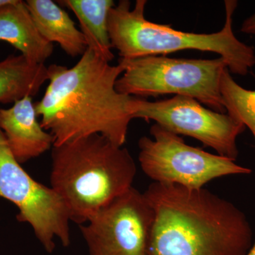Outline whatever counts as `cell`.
<instances>
[{"label": "cell", "mask_w": 255, "mask_h": 255, "mask_svg": "<svg viewBox=\"0 0 255 255\" xmlns=\"http://www.w3.org/2000/svg\"><path fill=\"white\" fill-rule=\"evenodd\" d=\"M122 64L111 65L87 48L73 68L48 67L49 84L34 104L37 117L54 145L100 134L117 145L127 141L137 97L119 93Z\"/></svg>", "instance_id": "6da1fadb"}, {"label": "cell", "mask_w": 255, "mask_h": 255, "mask_svg": "<svg viewBox=\"0 0 255 255\" xmlns=\"http://www.w3.org/2000/svg\"><path fill=\"white\" fill-rule=\"evenodd\" d=\"M155 214L150 255H247L254 243L246 214L208 189L153 182L143 193Z\"/></svg>", "instance_id": "7a4b0ae2"}, {"label": "cell", "mask_w": 255, "mask_h": 255, "mask_svg": "<svg viewBox=\"0 0 255 255\" xmlns=\"http://www.w3.org/2000/svg\"><path fill=\"white\" fill-rule=\"evenodd\" d=\"M50 187L78 226L132 187L137 174L128 149L94 134L53 146Z\"/></svg>", "instance_id": "3957f363"}, {"label": "cell", "mask_w": 255, "mask_h": 255, "mask_svg": "<svg viewBox=\"0 0 255 255\" xmlns=\"http://www.w3.org/2000/svg\"><path fill=\"white\" fill-rule=\"evenodd\" d=\"M147 2L146 0H137L131 9L130 1L121 0L110 10V40L122 59L196 50L220 55L227 63L230 73L236 75L245 76L255 66L254 48L238 40L233 31V16L237 1H225L224 26L221 31L213 33L177 31L169 25L151 22L145 17Z\"/></svg>", "instance_id": "277c9868"}, {"label": "cell", "mask_w": 255, "mask_h": 255, "mask_svg": "<svg viewBox=\"0 0 255 255\" xmlns=\"http://www.w3.org/2000/svg\"><path fill=\"white\" fill-rule=\"evenodd\" d=\"M124 71L116 82L119 93L137 97L164 95L194 99L210 110L225 114L221 80L227 63L214 59L170 58L150 55L134 59L120 58Z\"/></svg>", "instance_id": "5b68a950"}, {"label": "cell", "mask_w": 255, "mask_h": 255, "mask_svg": "<svg viewBox=\"0 0 255 255\" xmlns=\"http://www.w3.org/2000/svg\"><path fill=\"white\" fill-rule=\"evenodd\" d=\"M150 132L152 137L139 140L138 160L142 172L153 182L201 189L217 178L252 173L236 160L187 145L179 135L157 124Z\"/></svg>", "instance_id": "8992f818"}, {"label": "cell", "mask_w": 255, "mask_h": 255, "mask_svg": "<svg viewBox=\"0 0 255 255\" xmlns=\"http://www.w3.org/2000/svg\"><path fill=\"white\" fill-rule=\"evenodd\" d=\"M0 198L18 209L16 220L31 226L48 253L55 249V238L64 247L70 244V221L61 198L50 187L33 179L11 153L0 128Z\"/></svg>", "instance_id": "52a82bcc"}, {"label": "cell", "mask_w": 255, "mask_h": 255, "mask_svg": "<svg viewBox=\"0 0 255 255\" xmlns=\"http://www.w3.org/2000/svg\"><path fill=\"white\" fill-rule=\"evenodd\" d=\"M154 221L143 193L132 187L79 227L90 255H150Z\"/></svg>", "instance_id": "ba28073f"}, {"label": "cell", "mask_w": 255, "mask_h": 255, "mask_svg": "<svg viewBox=\"0 0 255 255\" xmlns=\"http://www.w3.org/2000/svg\"><path fill=\"white\" fill-rule=\"evenodd\" d=\"M134 119L154 121L169 131L194 137L218 155L233 160L239 153L238 137L246 128L228 114L206 108L197 100L184 96L156 102L137 98Z\"/></svg>", "instance_id": "9c48e42d"}, {"label": "cell", "mask_w": 255, "mask_h": 255, "mask_svg": "<svg viewBox=\"0 0 255 255\" xmlns=\"http://www.w3.org/2000/svg\"><path fill=\"white\" fill-rule=\"evenodd\" d=\"M0 128L11 153L21 164L39 157L54 145L53 135L38 121L30 96L10 108H0Z\"/></svg>", "instance_id": "30bf717a"}, {"label": "cell", "mask_w": 255, "mask_h": 255, "mask_svg": "<svg viewBox=\"0 0 255 255\" xmlns=\"http://www.w3.org/2000/svg\"><path fill=\"white\" fill-rule=\"evenodd\" d=\"M0 41L11 45L33 63L44 64L53 54V43L39 34L21 0L0 9Z\"/></svg>", "instance_id": "8fae6325"}, {"label": "cell", "mask_w": 255, "mask_h": 255, "mask_svg": "<svg viewBox=\"0 0 255 255\" xmlns=\"http://www.w3.org/2000/svg\"><path fill=\"white\" fill-rule=\"evenodd\" d=\"M25 2L37 31L46 41L58 43L73 58L85 53V37L59 5L52 0H27Z\"/></svg>", "instance_id": "7c38bea8"}, {"label": "cell", "mask_w": 255, "mask_h": 255, "mask_svg": "<svg viewBox=\"0 0 255 255\" xmlns=\"http://www.w3.org/2000/svg\"><path fill=\"white\" fill-rule=\"evenodd\" d=\"M60 4L71 10L78 18L87 48L110 63L114 58L108 29L112 0H64Z\"/></svg>", "instance_id": "4fadbf2b"}, {"label": "cell", "mask_w": 255, "mask_h": 255, "mask_svg": "<svg viewBox=\"0 0 255 255\" xmlns=\"http://www.w3.org/2000/svg\"><path fill=\"white\" fill-rule=\"evenodd\" d=\"M48 80L45 64L33 63L21 54L10 55L0 61V104L33 97Z\"/></svg>", "instance_id": "5bb4252c"}, {"label": "cell", "mask_w": 255, "mask_h": 255, "mask_svg": "<svg viewBox=\"0 0 255 255\" xmlns=\"http://www.w3.org/2000/svg\"><path fill=\"white\" fill-rule=\"evenodd\" d=\"M221 92L228 115L248 128L255 140V90L238 85L226 68L221 77Z\"/></svg>", "instance_id": "9a60e30c"}, {"label": "cell", "mask_w": 255, "mask_h": 255, "mask_svg": "<svg viewBox=\"0 0 255 255\" xmlns=\"http://www.w3.org/2000/svg\"><path fill=\"white\" fill-rule=\"evenodd\" d=\"M241 31L243 33L255 36V14L252 15L243 21Z\"/></svg>", "instance_id": "2e32d148"}, {"label": "cell", "mask_w": 255, "mask_h": 255, "mask_svg": "<svg viewBox=\"0 0 255 255\" xmlns=\"http://www.w3.org/2000/svg\"><path fill=\"white\" fill-rule=\"evenodd\" d=\"M18 0H0V9L9 5L16 4Z\"/></svg>", "instance_id": "e0dca14e"}, {"label": "cell", "mask_w": 255, "mask_h": 255, "mask_svg": "<svg viewBox=\"0 0 255 255\" xmlns=\"http://www.w3.org/2000/svg\"><path fill=\"white\" fill-rule=\"evenodd\" d=\"M247 255H255V240L254 243H253V246L252 247L251 251H250L248 254Z\"/></svg>", "instance_id": "ac0fdd59"}]
</instances>
